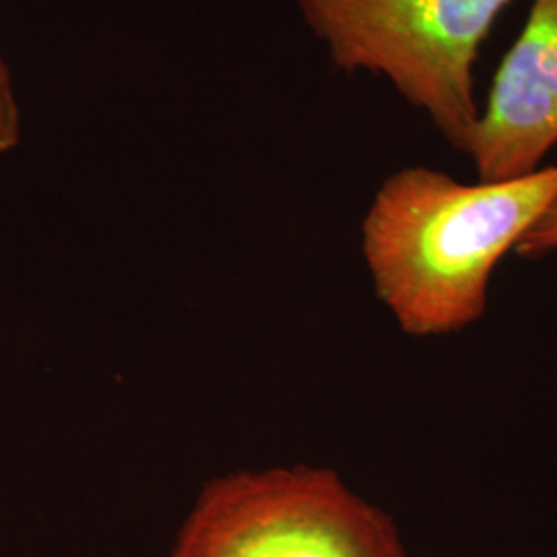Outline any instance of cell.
<instances>
[{"label": "cell", "mask_w": 557, "mask_h": 557, "mask_svg": "<svg viewBox=\"0 0 557 557\" xmlns=\"http://www.w3.org/2000/svg\"><path fill=\"white\" fill-rule=\"evenodd\" d=\"M557 200V163L467 184L425 165L382 182L361 227L380 299L413 337L458 333L487 308L499 260Z\"/></svg>", "instance_id": "cell-1"}, {"label": "cell", "mask_w": 557, "mask_h": 557, "mask_svg": "<svg viewBox=\"0 0 557 557\" xmlns=\"http://www.w3.org/2000/svg\"><path fill=\"white\" fill-rule=\"evenodd\" d=\"M345 73H372L467 153L478 124L481 46L512 0H296Z\"/></svg>", "instance_id": "cell-2"}, {"label": "cell", "mask_w": 557, "mask_h": 557, "mask_svg": "<svg viewBox=\"0 0 557 557\" xmlns=\"http://www.w3.org/2000/svg\"><path fill=\"white\" fill-rule=\"evenodd\" d=\"M172 557H407L395 520L329 469L238 473L205 487Z\"/></svg>", "instance_id": "cell-3"}, {"label": "cell", "mask_w": 557, "mask_h": 557, "mask_svg": "<svg viewBox=\"0 0 557 557\" xmlns=\"http://www.w3.org/2000/svg\"><path fill=\"white\" fill-rule=\"evenodd\" d=\"M557 145V0H533L499 62L467 147L479 180L498 182L543 168Z\"/></svg>", "instance_id": "cell-4"}, {"label": "cell", "mask_w": 557, "mask_h": 557, "mask_svg": "<svg viewBox=\"0 0 557 557\" xmlns=\"http://www.w3.org/2000/svg\"><path fill=\"white\" fill-rule=\"evenodd\" d=\"M21 140V110L9 66L0 57V156L13 151Z\"/></svg>", "instance_id": "cell-5"}, {"label": "cell", "mask_w": 557, "mask_h": 557, "mask_svg": "<svg viewBox=\"0 0 557 557\" xmlns=\"http://www.w3.org/2000/svg\"><path fill=\"white\" fill-rule=\"evenodd\" d=\"M557 250V200L520 238L515 252L522 259H541Z\"/></svg>", "instance_id": "cell-6"}]
</instances>
